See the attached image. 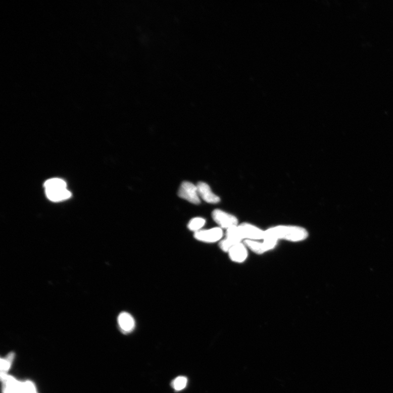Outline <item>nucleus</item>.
<instances>
[{"label":"nucleus","instance_id":"11","mask_svg":"<svg viewBox=\"0 0 393 393\" xmlns=\"http://www.w3.org/2000/svg\"><path fill=\"white\" fill-rule=\"evenodd\" d=\"M245 243L246 247L256 254H263L266 253L262 242L257 240H245Z\"/></svg>","mask_w":393,"mask_h":393},{"label":"nucleus","instance_id":"5","mask_svg":"<svg viewBox=\"0 0 393 393\" xmlns=\"http://www.w3.org/2000/svg\"><path fill=\"white\" fill-rule=\"evenodd\" d=\"M212 217L214 221L222 228L228 229L238 225V220L235 216L220 209L215 210L212 213Z\"/></svg>","mask_w":393,"mask_h":393},{"label":"nucleus","instance_id":"3","mask_svg":"<svg viewBox=\"0 0 393 393\" xmlns=\"http://www.w3.org/2000/svg\"><path fill=\"white\" fill-rule=\"evenodd\" d=\"M238 230L240 238L250 240L264 239L265 231L249 223H243L238 226Z\"/></svg>","mask_w":393,"mask_h":393},{"label":"nucleus","instance_id":"9","mask_svg":"<svg viewBox=\"0 0 393 393\" xmlns=\"http://www.w3.org/2000/svg\"><path fill=\"white\" fill-rule=\"evenodd\" d=\"M229 256L232 261L236 263L244 262L248 256V253L245 245L239 242L234 245L229 251Z\"/></svg>","mask_w":393,"mask_h":393},{"label":"nucleus","instance_id":"8","mask_svg":"<svg viewBox=\"0 0 393 393\" xmlns=\"http://www.w3.org/2000/svg\"><path fill=\"white\" fill-rule=\"evenodd\" d=\"M47 198L53 202H61L69 199L71 193L68 190L67 187H57L45 189Z\"/></svg>","mask_w":393,"mask_h":393},{"label":"nucleus","instance_id":"1","mask_svg":"<svg viewBox=\"0 0 393 393\" xmlns=\"http://www.w3.org/2000/svg\"><path fill=\"white\" fill-rule=\"evenodd\" d=\"M308 233L306 229L294 226H278L270 228L265 231V238L283 239L293 242L306 240Z\"/></svg>","mask_w":393,"mask_h":393},{"label":"nucleus","instance_id":"7","mask_svg":"<svg viewBox=\"0 0 393 393\" xmlns=\"http://www.w3.org/2000/svg\"><path fill=\"white\" fill-rule=\"evenodd\" d=\"M198 192L201 198L205 202L211 204H216L220 202V199L218 195L214 194L210 187L206 182H199L197 185Z\"/></svg>","mask_w":393,"mask_h":393},{"label":"nucleus","instance_id":"10","mask_svg":"<svg viewBox=\"0 0 393 393\" xmlns=\"http://www.w3.org/2000/svg\"><path fill=\"white\" fill-rule=\"evenodd\" d=\"M118 321L120 329L124 333H130L135 328L134 318L126 312H123L119 315Z\"/></svg>","mask_w":393,"mask_h":393},{"label":"nucleus","instance_id":"13","mask_svg":"<svg viewBox=\"0 0 393 393\" xmlns=\"http://www.w3.org/2000/svg\"><path fill=\"white\" fill-rule=\"evenodd\" d=\"M14 353H10L5 358L1 360V374H7V372L10 369L13 360H14Z\"/></svg>","mask_w":393,"mask_h":393},{"label":"nucleus","instance_id":"4","mask_svg":"<svg viewBox=\"0 0 393 393\" xmlns=\"http://www.w3.org/2000/svg\"><path fill=\"white\" fill-rule=\"evenodd\" d=\"M178 195L179 198L194 205H199L201 203L198 187L190 182L184 181L182 183L179 189Z\"/></svg>","mask_w":393,"mask_h":393},{"label":"nucleus","instance_id":"14","mask_svg":"<svg viewBox=\"0 0 393 393\" xmlns=\"http://www.w3.org/2000/svg\"><path fill=\"white\" fill-rule=\"evenodd\" d=\"M187 383V378L184 376H179L176 378L172 384L173 388L177 391L184 389Z\"/></svg>","mask_w":393,"mask_h":393},{"label":"nucleus","instance_id":"16","mask_svg":"<svg viewBox=\"0 0 393 393\" xmlns=\"http://www.w3.org/2000/svg\"><path fill=\"white\" fill-rule=\"evenodd\" d=\"M277 240L270 238H265L263 239V245L266 252L272 250L277 245Z\"/></svg>","mask_w":393,"mask_h":393},{"label":"nucleus","instance_id":"2","mask_svg":"<svg viewBox=\"0 0 393 393\" xmlns=\"http://www.w3.org/2000/svg\"><path fill=\"white\" fill-rule=\"evenodd\" d=\"M3 382V393H37L35 385L31 382H19L7 374H1Z\"/></svg>","mask_w":393,"mask_h":393},{"label":"nucleus","instance_id":"6","mask_svg":"<svg viewBox=\"0 0 393 393\" xmlns=\"http://www.w3.org/2000/svg\"><path fill=\"white\" fill-rule=\"evenodd\" d=\"M223 236L221 228H213L207 230H201L194 233L195 239L207 243H213L220 240Z\"/></svg>","mask_w":393,"mask_h":393},{"label":"nucleus","instance_id":"12","mask_svg":"<svg viewBox=\"0 0 393 393\" xmlns=\"http://www.w3.org/2000/svg\"><path fill=\"white\" fill-rule=\"evenodd\" d=\"M206 224V220L202 218H195L192 219L189 222L188 224V228L191 231L197 232L200 231L201 229L204 227Z\"/></svg>","mask_w":393,"mask_h":393},{"label":"nucleus","instance_id":"15","mask_svg":"<svg viewBox=\"0 0 393 393\" xmlns=\"http://www.w3.org/2000/svg\"><path fill=\"white\" fill-rule=\"evenodd\" d=\"M238 243L226 238L220 242V247L223 252L228 253L230 249Z\"/></svg>","mask_w":393,"mask_h":393}]
</instances>
